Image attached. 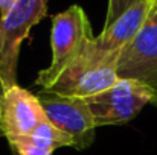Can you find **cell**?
<instances>
[{
  "mask_svg": "<svg viewBox=\"0 0 157 155\" xmlns=\"http://www.w3.org/2000/svg\"><path fill=\"white\" fill-rule=\"evenodd\" d=\"M49 0H17L11 11L0 17V75L6 90L17 85L20 46L32 26L48 14Z\"/></svg>",
  "mask_w": 157,
  "mask_h": 155,
  "instance_id": "3",
  "label": "cell"
},
{
  "mask_svg": "<svg viewBox=\"0 0 157 155\" xmlns=\"http://www.w3.org/2000/svg\"><path fill=\"white\" fill-rule=\"evenodd\" d=\"M117 59L119 55L102 52L93 38L86 50L52 78L43 90L64 98L81 99L102 93L119 79Z\"/></svg>",
  "mask_w": 157,
  "mask_h": 155,
  "instance_id": "1",
  "label": "cell"
},
{
  "mask_svg": "<svg viewBox=\"0 0 157 155\" xmlns=\"http://www.w3.org/2000/svg\"><path fill=\"white\" fill-rule=\"evenodd\" d=\"M147 23H157V0H153V6H151Z\"/></svg>",
  "mask_w": 157,
  "mask_h": 155,
  "instance_id": "13",
  "label": "cell"
},
{
  "mask_svg": "<svg viewBox=\"0 0 157 155\" xmlns=\"http://www.w3.org/2000/svg\"><path fill=\"white\" fill-rule=\"evenodd\" d=\"M117 76L136 79L148 85L157 106V23H147L124 47L117 59Z\"/></svg>",
  "mask_w": 157,
  "mask_h": 155,
  "instance_id": "6",
  "label": "cell"
},
{
  "mask_svg": "<svg viewBox=\"0 0 157 155\" xmlns=\"http://www.w3.org/2000/svg\"><path fill=\"white\" fill-rule=\"evenodd\" d=\"M46 119L37 94L12 85L5 91L0 105V134L6 138L29 135Z\"/></svg>",
  "mask_w": 157,
  "mask_h": 155,
  "instance_id": "7",
  "label": "cell"
},
{
  "mask_svg": "<svg viewBox=\"0 0 157 155\" xmlns=\"http://www.w3.org/2000/svg\"><path fill=\"white\" fill-rule=\"evenodd\" d=\"M153 90L140 81L119 78L117 82L84 101L90 108L95 125H124L133 120L147 103L153 102Z\"/></svg>",
  "mask_w": 157,
  "mask_h": 155,
  "instance_id": "4",
  "label": "cell"
},
{
  "mask_svg": "<svg viewBox=\"0 0 157 155\" xmlns=\"http://www.w3.org/2000/svg\"><path fill=\"white\" fill-rule=\"evenodd\" d=\"M5 91H6V87H5V84H3V79H2V75H0V105H2V101H3Z\"/></svg>",
  "mask_w": 157,
  "mask_h": 155,
  "instance_id": "14",
  "label": "cell"
},
{
  "mask_svg": "<svg viewBox=\"0 0 157 155\" xmlns=\"http://www.w3.org/2000/svg\"><path fill=\"white\" fill-rule=\"evenodd\" d=\"M9 138H20L26 143H31L37 148H41V149H46V151H51V152H53L58 148H66V146L73 148V140L66 132L58 129L53 123H51L48 120V117L29 135L9 137Z\"/></svg>",
  "mask_w": 157,
  "mask_h": 155,
  "instance_id": "9",
  "label": "cell"
},
{
  "mask_svg": "<svg viewBox=\"0 0 157 155\" xmlns=\"http://www.w3.org/2000/svg\"><path fill=\"white\" fill-rule=\"evenodd\" d=\"M38 99L48 120L73 140L75 149H86L95 140V120L81 98H64L41 90Z\"/></svg>",
  "mask_w": 157,
  "mask_h": 155,
  "instance_id": "5",
  "label": "cell"
},
{
  "mask_svg": "<svg viewBox=\"0 0 157 155\" xmlns=\"http://www.w3.org/2000/svg\"><path fill=\"white\" fill-rule=\"evenodd\" d=\"M8 142L11 143L12 149H15L17 155H52L53 152L51 151H46V149H41V148H37L31 143H26L20 138H8Z\"/></svg>",
  "mask_w": 157,
  "mask_h": 155,
  "instance_id": "11",
  "label": "cell"
},
{
  "mask_svg": "<svg viewBox=\"0 0 157 155\" xmlns=\"http://www.w3.org/2000/svg\"><path fill=\"white\" fill-rule=\"evenodd\" d=\"M151 6L153 0H140L139 3L133 5L114 23L104 28V31L98 37H95L96 46L105 53L121 56L124 47L147 24Z\"/></svg>",
  "mask_w": 157,
  "mask_h": 155,
  "instance_id": "8",
  "label": "cell"
},
{
  "mask_svg": "<svg viewBox=\"0 0 157 155\" xmlns=\"http://www.w3.org/2000/svg\"><path fill=\"white\" fill-rule=\"evenodd\" d=\"M15 2L17 0H0V14H2V17H5L11 11V8L14 6Z\"/></svg>",
  "mask_w": 157,
  "mask_h": 155,
  "instance_id": "12",
  "label": "cell"
},
{
  "mask_svg": "<svg viewBox=\"0 0 157 155\" xmlns=\"http://www.w3.org/2000/svg\"><path fill=\"white\" fill-rule=\"evenodd\" d=\"M93 38L89 17L81 6L72 5L66 11L53 15L51 32L52 62L38 73L37 84L43 88L67 64L86 50Z\"/></svg>",
  "mask_w": 157,
  "mask_h": 155,
  "instance_id": "2",
  "label": "cell"
},
{
  "mask_svg": "<svg viewBox=\"0 0 157 155\" xmlns=\"http://www.w3.org/2000/svg\"><path fill=\"white\" fill-rule=\"evenodd\" d=\"M140 0H108V8H107V17H105V26H110L114 23L125 11H128L133 5L139 3Z\"/></svg>",
  "mask_w": 157,
  "mask_h": 155,
  "instance_id": "10",
  "label": "cell"
}]
</instances>
